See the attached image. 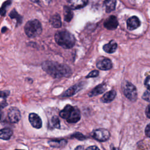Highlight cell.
Segmentation results:
<instances>
[{"mask_svg": "<svg viewBox=\"0 0 150 150\" xmlns=\"http://www.w3.org/2000/svg\"><path fill=\"white\" fill-rule=\"evenodd\" d=\"M145 114L148 118H150V104L147 106L145 110Z\"/></svg>", "mask_w": 150, "mask_h": 150, "instance_id": "31", "label": "cell"}, {"mask_svg": "<svg viewBox=\"0 0 150 150\" xmlns=\"http://www.w3.org/2000/svg\"><path fill=\"white\" fill-rule=\"evenodd\" d=\"M98 69L102 70H108L112 68V63L109 59H103L97 63L96 64Z\"/></svg>", "mask_w": 150, "mask_h": 150, "instance_id": "13", "label": "cell"}, {"mask_svg": "<svg viewBox=\"0 0 150 150\" xmlns=\"http://www.w3.org/2000/svg\"><path fill=\"white\" fill-rule=\"evenodd\" d=\"M1 110H2V109L0 108V120L1 119V117H2V112Z\"/></svg>", "mask_w": 150, "mask_h": 150, "instance_id": "36", "label": "cell"}, {"mask_svg": "<svg viewBox=\"0 0 150 150\" xmlns=\"http://www.w3.org/2000/svg\"><path fill=\"white\" fill-rule=\"evenodd\" d=\"M32 2H35V3H38L39 2V0H31Z\"/></svg>", "mask_w": 150, "mask_h": 150, "instance_id": "37", "label": "cell"}, {"mask_svg": "<svg viewBox=\"0 0 150 150\" xmlns=\"http://www.w3.org/2000/svg\"><path fill=\"white\" fill-rule=\"evenodd\" d=\"M84 149V147L81 145H79L75 148V149Z\"/></svg>", "mask_w": 150, "mask_h": 150, "instance_id": "34", "label": "cell"}, {"mask_svg": "<svg viewBox=\"0 0 150 150\" xmlns=\"http://www.w3.org/2000/svg\"><path fill=\"white\" fill-rule=\"evenodd\" d=\"M8 117L12 123H17L21 120V115L18 108L15 107H10L8 110Z\"/></svg>", "mask_w": 150, "mask_h": 150, "instance_id": "7", "label": "cell"}, {"mask_svg": "<svg viewBox=\"0 0 150 150\" xmlns=\"http://www.w3.org/2000/svg\"><path fill=\"white\" fill-rule=\"evenodd\" d=\"M13 134L12 131L9 128H4L0 129V139L4 140L9 139Z\"/></svg>", "mask_w": 150, "mask_h": 150, "instance_id": "18", "label": "cell"}, {"mask_svg": "<svg viewBox=\"0 0 150 150\" xmlns=\"http://www.w3.org/2000/svg\"><path fill=\"white\" fill-rule=\"evenodd\" d=\"M49 22L52 25V26L55 28H60L62 26L61 18L59 14L56 13L51 16L49 19Z\"/></svg>", "mask_w": 150, "mask_h": 150, "instance_id": "17", "label": "cell"}, {"mask_svg": "<svg viewBox=\"0 0 150 150\" xmlns=\"http://www.w3.org/2000/svg\"><path fill=\"white\" fill-rule=\"evenodd\" d=\"M145 86L147 88V89L150 90V76H148L146 78L145 80Z\"/></svg>", "mask_w": 150, "mask_h": 150, "instance_id": "29", "label": "cell"}, {"mask_svg": "<svg viewBox=\"0 0 150 150\" xmlns=\"http://www.w3.org/2000/svg\"><path fill=\"white\" fill-rule=\"evenodd\" d=\"M99 72L98 70H93L90 73H88V74L86 76V78H90V77H95L98 76Z\"/></svg>", "mask_w": 150, "mask_h": 150, "instance_id": "27", "label": "cell"}, {"mask_svg": "<svg viewBox=\"0 0 150 150\" xmlns=\"http://www.w3.org/2000/svg\"><path fill=\"white\" fill-rule=\"evenodd\" d=\"M7 105H8L7 103L6 102L5 100H4V101L0 103V108H1V109H2V108H5L6 106H7Z\"/></svg>", "mask_w": 150, "mask_h": 150, "instance_id": "32", "label": "cell"}, {"mask_svg": "<svg viewBox=\"0 0 150 150\" xmlns=\"http://www.w3.org/2000/svg\"><path fill=\"white\" fill-rule=\"evenodd\" d=\"M69 6L73 9H77L85 6L88 0H67Z\"/></svg>", "mask_w": 150, "mask_h": 150, "instance_id": "11", "label": "cell"}, {"mask_svg": "<svg viewBox=\"0 0 150 150\" xmlns=\"http://www.w3.org/2000/svg\"><path fill=\"white\" fill-rule=\"evenodd\" d=\"M106 88H107V86L105 84H100L97 86L96 87H94L88 93V96L90 97H93V96L101 94L105 91V90H106Z\"/></svg>", "mask_w": 150, "mask_h": 150, "instance_id": "14", "label": "cell"}, {"mask_svg": "<svg viewBox=\"0 0 150 150\" xmlns=\"http://www.w3.org/2000/svg\"><path fill=\"white\" fill-rule=\"evenodd\" d=\"M51 122L54 128H60V120L59 119V117L57 116L56 115L53 116L51 119Z\"/></svg>", "mask_w": 150, "mask_h": 150, "instance_id": "24", "label": "cell"}, {"mask_svg": "<svg viewBox=\"0 0 150 150\" xmlns=\"http://www.w3.org/2000/svg\"><path fill=\"white\" fill-rule=\"evenodd\" d=\"M6 30V27H4V28H2V33H4L5 32V30Z\"/></svg>", "mask_w": 150, "mask_h": 150, "instance_id": "35", "label": "cell"}, {"mask_svg": "<svg viewBox=\"0 0 150 150\" xmlns=\"http://www.w3.org/2000/svg\"><path fill=\"white\" fill-rule=\"evenodd\" d=\"M54 39L57 45L64 49L72 48L76 43L74 35L66 30L57 31L54 35Z\"/></svg>", "mask_w": 150, "mask_h": 150, "instance_id": "2", "label": "cell"}, {"mask_svg": "<svg viewBox=\"0 0 150 150\" xmlns=\"http://www.w3.org/2000/svg\"><path fill=\"white\" fill-rule=\"evenodd\" d=\"M116 0H105L104 1V5L107 13L111 12L115 9L116 6Z\"/></svg>", "mask_w": 150, "mask_h": 150, "instance_id": "21", "label": "cell"}, {"mask_svg": "<svg viewBox=\"0 0 150 150\" xmlns=\"http://www.w3.org/2000/svg\"><path fill=\"white\" fill-rule=\"evenodd\" d=\"M24 30L26 35L31 38H36L40 35L42 31L41 23L37 19H33L28 21L24 27Z\"/></svg>", "mask_w": 150, "mask_h": 150, "instance_id": "4", "label": "cell"}, {"mask_svg": "<svg viewBox=\"0 0 150 150\" xmlns=\"http://www.w3.org/2000/svg\"><path fill=\"white\" fill-rule=\"evenodd\" d=\"M118 25V22L117 18L115 16L111 15L109 16L104 22V26L108 30L115 29Z\"/></svg>", "mask_w": 150, "mask_h": 150, "instance_id": "10", "label": "cell"}, {"mask_svg": "<svg viewBox=\"0 0 150 150\" xmlns=\"http://www.w3.org/2000/svg\"><path fill=\"white\" fill-rule=\"evenodd\" d=\"M42 69L53 78L68 77L72 74L71 68L65 64L56 62L46 61L42 64Z\"/></svg>", "mask_w": 150, "mask_h": 150, "instance_id": "1", "label": "cell"}, {"mask_svg": "<svg viewBox=\"0 0 150 150\" xmlns=\"http://www.w3.org/2000/svg\"><path fill=\"white\" fill-rule=\"evenodd\" d=\"M9 16L11 19H16L17 21L18 25H19L22 23V16L18 14V13L15 11V9H13L9 13Z\"/></svg>", "mask_w": 150, "mask_h": 150, "instance_id": "22", "label": "cell"}, {"mask_svg": "<svg viewBox=\"0 0 150 150\" xmlns=\"http://www.w3.org/2000/svg\"><path fill=\"white\" fill-rule=\"evenodd\" d=\"M116 96V92L115 90H112L107 92L104 95L101 97V101L105 103H108L112 101Z\"/></svg>", "mask_w": 150, "mask_h": 150, "instance_id": "16", "label": "cell"}, {"mask_svg": "<svg viewBox=\"0 0 150 150\" xmlns=\"http://www.w3.org/2000/svg\"><path fill=\"white\" fill-rule=\"evenodd\" d=\"M71 9H72L69 6H65L63 8L64 19L67 22H70L73 17V12H72Z\"/></svg>", "mask_w": 150, "mask_h": 150, "instance_id": "20", "label": "cell"}, {"mask_svg": "<svg viewBox=\"0 0 150 150\" xmlns=\"http://www.w3.org/2000/svg\"><path fill=\"white\" fill-rule=\"evenodd\" d=\"M117 48V44L114 40H111L108 43L105 44L103 46V50L108 53H114Z\"/></svg>", "mask_w": 150, "mask_h": 150, "instance_id": "19", "label": "cell"}, {"mask_svg": "<svg viewBox=\"0 0 150 150\" xmlns=\"http://www.w3.org/2000/svg\"><path fill=\"white\" fill-rule=\"evenodd\" d=\"M145 133L147 137H150V123L146 125L145 129Z\"/></svg>", "mask_w": 150, "mask_h": 150, "instance_id": "30", "label": "cell"}, {"mask_svg": "<svg viewBox=\"0 0 150 150\" xmlns=\"http://www.w3.org/2000/svg\"><path fill=\"white\" fill-rule=\"evenodd\" d=\"M92 136L95 139L98 141L103 142L109 139L110 137V134L109 131L106 129L98 128L93 132Z\"/></svg>", "mask_w": 150, "mask_h": 150, "instance_id": "6", "label": "cell"}, {"mask_svg": "<svg viewBox=\"0 0 150 150\" xmlns=\"http://www.w3.org/2000/svg\"><path fill=\"white\" fill-rule=\"evenodd\" d=\"M142 98L147 101H150V90L146 91L142 95Z\"/></svg>", "mask_w": 150, "mask_h": 150, "instance_id": "28", "label": "cell"}, {"mask_svg": "<svg viewBox=\"0 0 150 150\" xmlns=\"http://www.w3.org/2000/svg\"><path fill=\"white\" fill-rule=\"evenodd\" d=\"M11 4V1L8 0L4 2V4L2 5L1 8H0V15L1 16H5L6 13V8L8 7Z\"/></svg>", "mask_w": 150, "mask_h": 150, "instance_id": "23", "label": "cell"}, {"mask_svg": "<svg viewBox=\"0 0 150 150\" xmlns=\"http://www.w3.org/2000/svg\"><path fill=\"white\" fill-rule=\"evenodd\" d=\"M67 143V141L64 139H54L48 141L49 145L53 148H60L64 146Z\"/></svg>", "mask_w": 150, "mask_h": 150, "instance_id": "15", "label": "cell"}, {"mask_svg": "<svg viewBox=\"0 0 150 150\" xmlns=\"http://www.w3.org/2000/svg\"><path fill=\"white\" fill-rule=\"evenodd\" d=\"M84 83L81 82L77 84H76L74 86H71L69 87L67 90H66L61 96L63 97H71L73 95H74L76 93H77L79 90H80L83 88V86Z\"/></svg>", "mask_w": 150, "mask_h": 150, "instance_id": "8", "label": "cell"}, {"mask_svg": "<svg viewBox=\"0 0 150 150\" xmlns=\"http://www.w3.org/2000/svg\"><path fill=\"white\" fill-rule=\"evenodd\" d=\"M59 115L70 123H76L81 118V113L79 109L77 107L71 106L69 104L66 105L60 111Z\"/></svg>", "mask_w": 150, "mask_h": 150, "instance_id": "3", "label": "cell"}, {"mask_svg": "<svg viewBox=\"0 0 150 150\" xmlns=\"http://www.w3.org/2000/svg\"><path fill=\"white\" fill-rule=\"evenodd\" d=\"M141 22L139 20V19L135 16H133L127 21V28L128 30H132L137 28H138L140 26Z\"/></svg>", "mask_w": 150, "mask_h": 150, "instance_id": "12", "label": "cell"}, {"mask_svg": "<svg viewBox=\"0 0 150 150\" xmlns=\"http://www.w3.org/2000/svg\"><path fill=\"white\" fill-rule=\"evenodd\" d=\"M87 149H99V148L96 146H91L87 148Z\"/></svg>", "mask_w": 150, "mask_h": 150, "instance_id": "33", "label": "cell"}, {"mask_svg": "<svg viewBox=\"0 0 150 150\" xmlns=\"http://www.w3.org/2000/svg\"><path fill=\"white\" fill-rule=\"evenodd\" d=\"M29 121L33 127L36 129H39L42 127V120L37 114L34 112L30 113L29 115Z\"/></svg>", "mask_w": 150, "mask_h": 150, "instance_id": "9", "label": "cell"}, {"mask_svg": "<svg viewBox=\"0 0 150 150\" xmlns=\"http://www.w3.org/2000/svg\"><path fill=\"white\" fill-rule=\"evenodd\" d=\"M122 91L125 97L131 101H135L137 98V91L136 87L131 83L125 81L123 84Z\"/></svg>", "mask_w": 150, "mask_h": 150, "instance_id": "5", "label": "cell"}, {"mask_svg": "<svg viewBox=\"0 0 150 150\" xmlns=\"http://www.w3.org/2000/svg\"><path fill=\"white\" fill-rule=\"evenodd\" d=\"M71 137L76 138V139H77L78 140H80V141H83V140H84V139H86V137L80 132H75L74 134H73L71 135Z\"/></svg>", "mask_w": 150, "mask_h": 150, "instance_id": "25", "label": "cell"}, {"mask_svg": "<svg viewBox=\"0 0 150 150\" xmlns=\"http://www.w3.org/2000/svg\"><path fill=\"white\" fill-rule=\"evenodd\" d=\"M10 94V91L9 90H4L0 91V98H2L4 99H6Z\"/></svg>", "mask_w": 150, "mask_h": 150, "instance_id": "26", "label": "cell"}]
</instances>
